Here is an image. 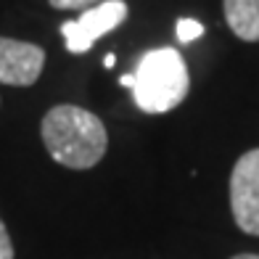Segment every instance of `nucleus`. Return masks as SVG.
Here are the masks:
<instances>
[{"label":"nucleus","mask_w":259,"mask_h":259,"mask_svg":"<svg viewBox=\"0 0 259 259\" xmlns=\"http://www.w3.org/2000/svg\"><path fill=\"white\" fill-rule=\"evenodd\" d=\"M40 135L51 159L66 169H93L109 148L106 124L74 103H58L45 111Z\"/></svg>","instance_id":"nucleus-1"},{"label":"nucleus","mask_w":259,"mask_h":259,"mask_svg":"<svg viewBox=\"0 0 259 259\" xmlns=\"http://www.w3.org/2000/svg\"><path fill=\"white\" fill-rule=\"evenodd\" d=\"M119 85L133 90V101L146 114H167L185 101L191 90L185 58L175 48L146 51L138 58L135 72L124 74Z\"/></svg>","instance_id":"nucleus-2"},{"label":"nucleus","mask_w":259,"mask_h":259,"mask_svg":"<svg viewBox=\"0 0 259 259\" xmlns=\"http://www.w3.org/2000/svg\"><path fill=\"white\" fill-rule=\"evenodd\" d=\"M127 3L124 0H103V3L93 6L88 11H82V16L74 21H64L61 34H64V45L69 53L82 56L96 45L103 34L114 32L116 27L127 19Z\"/></svg>","instance_id":"nucleus-3"},{"label":"nucleus","mask_w":259,"mask_h":259,"mask_svg":"<svg viewBox=\"0 0 259 259\" xmlns=\"http://www.w3.org/2000/svg\"><path fill=\"white\" fill-rule=\"evenodd\" d=\"M230 211L246 235H259V148L235 161L230 175Z\"/></svg>","instance_id":"nucleus-4"},{"label":"nucleus","mask_w":259,"mask_h":259,"mask_svg":"<svg viewBox=\"0 0 259 259\" xmlns=\"http://www.w3.org/2000/svg\"><path fill=\"white\" fill-rule=\"evenodd\" d=\"M42 66L45 51L40 45L0 34V85L29 88L40 79Z\"/></svg>","instance_id":"nucleus-5"},{"label":"nucleus","mask_w":259,"mask_h":259,"mask_svg":"<svg viewBox=\"0 0 259 259\" xmlns=\"http://www.w3.org/2000/svg\"><path fill=\"white\" fill-rule=\"evenodd\" d=\"M225 21L235 37L259 42V0H222Z\"/></svg>","instance_id":"nucleus-6"},{"label":"nucleus","mask_w":259,"mask_h":259,"mask_svg":"<svg viewBox=\"0 0 259 259\" xmlns=\"http://www.w3.org/2000/svg\"><path fill=\"white\" fill-rule=\"evenodd\" d=\"M175 32H178L180 42H193V40H198L204 34V24H201V21H196V19H180Z\"/></svg>","instance_id":"nucleus-7"},{"label":"nucleus","mask_w":259,"mask_h":259,"mask_svg":"<svg viewBox=\"0 0 259 259\" xmlns=\"http://www.w3.org/2000/svg\"><path fill=\"white\" fill-rule=\"evenodd\" d=\"M48 3L56 8V11H88L93 6L103 3V0H48Z\"/></svg>","instance_id":"nucleus-8"},{"label":"nucleus","mask_w":259,"mask_h":259,"mask_svg":"<svg viewBox=\"0 0 259 259\" xmlns=\"http://www.w3.org/2000/svg\"><path fill=\"white\" fill-rule=\"evenodd\" d=\"M0 259H14V241H11L3 220H0Z\"/></svg>","instance_id":"nucleus-9"},{"label":"nucleus","mask_w":259,"mask_h":259,"mask_svg":"<svg viewBox=\"0 0 259 259\" xmlns=\"http://www.w3.org/2000/svg\"><path fill=\"white\" fill-rule=\"evenodd\" d=\"M114 64H116V58H114V53H109V56L103 58V66H106V69H111Z\"/></svg>","instance_id":"nucleus-10"},{"label":"nucleus","mask_w":259,"mask_h":259,"mask_svg":"<svg viewBox=\"0 0 259 259\" xmlns=\"http://www.w3.org/2000/svg\"><path fill=\"white\" fill-rule=\"evenodd\" d=\"M230 259H259V254H235Z\"/></svg>","instance_id":"nucleus-11"}]
</instances>
